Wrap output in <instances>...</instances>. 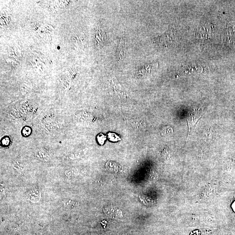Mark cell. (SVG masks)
<instances>
[{
    "label": "cell",
    "mask_w": 235,
    "mask_h": 235,
    "mask_svg": "<svg viewBox=\"0 0 235 235\" xmlns=\"http://www.w3.org/2000/svg\"><path fill=\"white\" fill-rule=\"evenodd\" d=\"M2 142L3 145H5V146H7L9 144L10 141L9 139H8V138H5L3 139Z\"/></svg>",
    "instance_id": "obj_7"
},
{
    "label": "cell",
    "mask_w": 235,
    "mask_h": 235,
    "mask_svg": "<svg viewBox=\"0 0 235 235\" xmlns=\"http://www.w3.org/2000/svg\"><path fill=\"white\" fill-rule=\"evenodd\" d=\"M125 53V40L124 36L120 38L119 44L117 49V57L118 62H121L124 59Z\"/></svg>",
    "instance_id": "obj_1"
},
{
    "label": "cell",
    "mask_w": 235,
    "mask_h": 235,
    "mask_svg": "<svg viewBox=\"0 0 235 235\" xmlns=\"http://www.w3.org/2000/svg\"><path fill=\"white\" fill-rule=\"evenodd\" d=\"M109 137L110 139L111 140L116 141L118 140V137L116 135L113 134H111L109 135Z\"/></svg>",
    "instance_id": "obj_8"
},
{
    "label": "cell",
    "mask_w": 235,
    "mask_h": 235,
    "mask_svg": "<svg viewBox=\"0 0 235 235\" xmlns=\"http://www.w3.org/2000/svg\"><path fill=\"white\" fill-rule=\"evenodd\" d=\"M31 133H32V129L29 126H25L23 128L21 131L22 136L25 137L29 136L31 135Z\"/></svg>",
    "instance_id": "obj_5"
},
{
    "label": "cell",
    "mask_w": 235,
    "mask_h": 235,
    "mask_svg": "<svg viewBox=\"0 0 235 235\" xmlns=\"http://www.w3.org/2000/svg\"><path fill=\"white\" fill-rule=\"evenodd\" d=\"M62 205L64 208L67 209H73L77 206L75 202L69 200H64L62 202Z\"/></svg>",
    "instance_id": "obj_4"
},
{
    "label": "cell",
    "mask_w": 235,
    "mask_h": 235,
    "mask_svg": "<svg viewBox=\"0 0 235 235\" xmlns=\"http://www.w3.org/2000/svg\"><path fill=\"white\" fill-rule=\"evenodd\" d=\"M106 139V137L103 134H99L97 136V140L100 144H104Z\"/></svg>",
    "instance_id": "obj_6"
},
{
    "label": "cell",
    "mask_w": 235,
    "mask_h": 235,
    "mask_svg": "<svg viewBox=\"0 0 235 235\" xmlns=\"http://www.w3.org/2000/svg\"><path fill=\"white\" fill-rule=\"evenodd\" d=\"M208 27L202 26L197 32L198 37L202 40H208L210 37L211 32Z\"/></svg>",
    "instance_id": "obj_3"
},
{
    "label": "cell",
    "mask_w": 235,
    "mask_h": 235,
    "mask_svg": "<svg viewBox=\"0 0 235 235\" xmlns=\"http://www.w3.org/2000/svg\"><path fill=\"white\" fill-rule=\"evenodd\" d=\"M41 193L37 189H33L29 190L27 193V198L29 200L33 203H36L40 200Z\"/></svg>",
    "instance_id": "obj_2"
}]
</instances>
